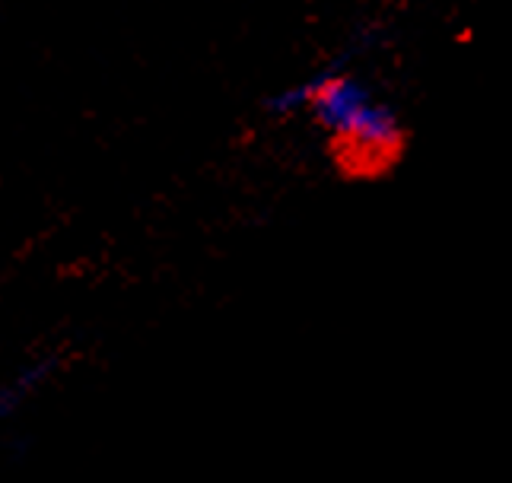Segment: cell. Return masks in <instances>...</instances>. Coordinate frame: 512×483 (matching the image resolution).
Wrapping results in <instances>:
<instances>
[{
  "instance_id": "1",
  "label": "cell",
  "mask_w": 512,
  "mask_h": 483,
  "mask_svg": "<svg viewBox=\"0 0 512 483\" xmlns=\"http://www.w3.org/2000/svg\"><path fill=\"white\" fill-rule=\"evenodd\" d=\"M274 109L309 112L334 137V147L353 169L385 166L398 150L395 112L350 74H325L274 99Z\"/></svg>"
}]
</instances>
